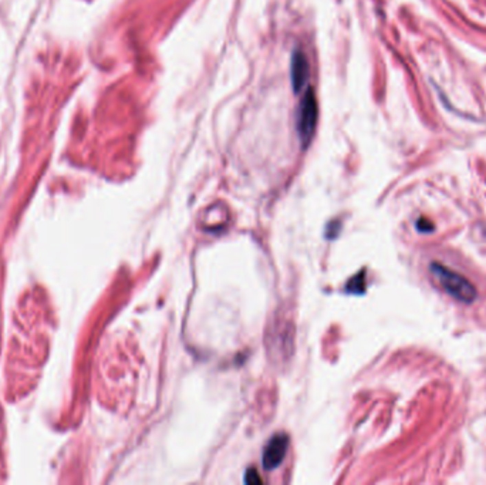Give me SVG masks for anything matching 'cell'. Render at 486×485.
Instances as JSON below:
<instances>
[{
  "label": "cell",
  "mask_w": 486,
  "mask_h": 485,
  "mask_svg": "<svg viewBox=\"0 0 486 485\" xmlns=\"http://www.w3.org/2000/svg\"><path fill=\"white\" fill-rule=\"evenodd\" d=\"M430 273L434 282L455 301L472 303L476 299L478 290L475 285L456 270H452L442 263L432 262L430 265Z\"/></svg>",
  "instance_id": "6da1fadb"
},
{
  "label": "cell",
  "mask_w": 486,
  "mask_h": 485,
  "mask_svg": "<svg viewBox=\"0 0 486 485\" xmlns=\"http://www.w3.org/2000/svg\"><path fill=\"white\" fill-rule=\"evenodd\" d=\"M316 122H317V100L314 91L309 89L300 100L299 111H298V133L305 147L310 142L313 137Z\"/></svg>",
  "instance_id": "7a4b0ae2"
},
{
  "label": "cell",
  "mask_w": 486,
  "mask_h": 485,
  "mask_svg": "<svg viewBox=\"0 0 486 485\" xmlns=\"http://www.w3.org/2000/svg\"><path fill=\"white\" fill-rule=\"evenodd\" d=\"M289 446V438L285 434L274 435L263 453V467L266 470H274L280 466Z\"/></svg>",
  "instance_id": "3957f363"
},
{
  "label": "cell",
  "mask_w": 486,
  "mask_h": 485,
  "mask_svg": "<svg viewBox=\"0 0 486 485\" xmlns=\"http://www.w3.org/2000/svg\"><path fill=\"white\" fill-rule=\"evenodd\" d=\"M309 76V63L302 50H298L293 54L291 60V81L296 91L303 89Z\"/></svg>",
  "instance_id": "277c9868"
},
{
  "label": "cell",
  "mask_w": 486,
  "mask_h": 485,
  "mask_svg": "<svg viewBox=\"0 0 486 485\" xmlns=\"http://www.w3.org/2000/svg\"><path fill=\"white\" fill-rule=\"evenodd\" d=\"M417 229L419 232H422V234H428V232H432L434 230V225L431 221H428L427 218H419L417 221Z\"/></svg>",
  "instance_id": "5b68a950"
}]
</instances>
